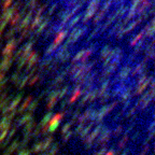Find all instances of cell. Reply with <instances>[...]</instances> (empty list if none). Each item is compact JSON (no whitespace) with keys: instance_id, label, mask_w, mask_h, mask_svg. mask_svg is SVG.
<instances>
[{"instance_id":"cell-6","label":"cell","mask_w":155,"mask_h":155,"mask_svg":"<svg viewBox=\"0 0 155 155\" xmlns=\"http://www.w3.org/2000/svg\"><path fill=\"white\" fill-rule=\"evenodd\" d=\"M15 48H16V40H15V39H12V40H11V41H10L8 44H6V49L3 50V54H4V55H8V54H9V55H10V54L12 53V51Z\"/></svg>"},{"instance_id":"cell-15","label":"cell","mask_w":155,"mask_h":155,"mask_svg":"<svg viewBox=\"0 0 155 155\" xmlns=\"http://www.w3.org/2000/svg\"><path fill=\"white\" fill-rule=\"evenodd\" d=\"M111 46L109 44H107V45H104V48H102V50H101V55L104 56V55H107L108 53H111Z\"/></svg>"},{"instance_id":"cell-5","label":"cell","mask_w":155,"mask_h":155,"mask_svg":"<svg viewBox=\"0 0 155 155\" xmlns=\"http://www.w3.org/2000/svg\"><path fill=\"white\" fill-rule=\"evenodd\" d=\"M143 32L146 31V37H149V38H152L153 35H154V21L151 19L150 23L146 25V27L144 28V30H142Z\"/></svg>"},{"instance_id":"cell-7","label":"cell","mask_w":155,"mask_h":155,"mask_svg":"<svg viewBox=\"0 0 155 155\" xmlns=\"http://www.w3.org/2000/svg\"><path fill=\"white\" fill-rule=\"evenodd\" d=\"M49 23H50V19H49V17H46V19H44L43 21H41L40 25H39V28L37 29V35H40V34L46 28V26L49 25Z\"/></svg>"},{"instance_id":"cell-3","label":"cell","mask_w":155,"mask_h":155,"mask_svg":"<svg viewBox=\"0 0 155 155\" xmlns=\"http://www.w3.org/2000/svg\"><path fill=\"white\" fill-rule=\"evenodd\" d=\"M17 6H19V4H15L13 8H10L9 10H6V11L3 12L2 16L0 17V21H1V22H6V23L9 22L10 19L13 17V14L16 12V10H17L16 8H17Z\"/></svg>"},{"instance_id":"cell-22","label":"cell","mask_w":155,"mask_h":155,"mask_svg":"<svg viewBox=\"0 0 155 155\" xmlns=\"http://www.w3.org/2000/svg\"><path fill=\"white\" fill-rule=\"evenodd\" d=\"M1 35H2V32H1V31H0V37H1Z\"/></svg>"},{"instance_id":"cell-19","label":"cell","mask_w":155,"mask_h":155,"mask_svg":"<svg viewBox=\"0 0 155 155\" xmlns=\"http://www.w3.org/2000/svg\"><path fill=\"white\" fill-rule=\"evenodd\" d=\"M12 3V0H6V2L3 4V11H6V10L9 9V6Z\"/></svg>"},{"instance_id":"cell-18","label":"cell","mask_w":155,"mask_h":155,"mask_svg":"<svg viewBox=\"0 0 155 155\" xmlns=\"http://www.w3.org/2000/svg\"><path fill=\"white\" fill-rule=\"evenodd\" d=\"M56 48H57V46H56L55 44H54V43H53V44L50 45V46H49V49L46 50V55H49V54L53 53V51H54V50H55Z\"/></svg>"},{"instance_id":"cell-1","label":"cell","mask_w":155,"mask_h":155,"mask_svg":"<svg viewBox=\"0 0 155 155\" xmlns=\"http://www.w3.org/2000/svg\"><path fill=\"white\" fill-rule=\"evenodd\" d=\"M99 3H100V0H89V4H87V8H86L85 12L83 13L82 16V23L85 24L89 19H91L93 16L95 15L96 12H97V8H98Z\"/></svg>"},{"instance_id":"cell-10","label":"cell","mask_w":155,"mask_h":155,"mask_svg":"<svg viewBox=\"0 0 155 155\" xmlns=\"http://www.w3.org/2000/svg\"><path fill=\"white\" fill-rule=\"evenodd\" d=\"M41 21H42V17H41V15H37L35 17V19H34V22L31 23V27H30V29L31 30H34V29L37 27V26L41 23Z\"/></svg>"},{"instance_id":"cell-20","label":"cell","mask_w":155,"mask_h":155,"mask_svg":"<svg viewBox=\"0 0 155 155\" xmlns=\"http://www.w3.org/2000/svg\"><path fill=\"white\" fill-rule=\"evenodd\" d=\"M16 31V29L15 28H11L10 29V31H8V34H6V39H9V38H11L13 36V34Z\"/></svg>"},{"instance_id":"cell-12","label":"cell","mask_w":155,"mask_h":155,"mask_svg":"<svg viewBox=\"0 0 155 155\" xmlns=\"http://www.w3.org/2000/svg\"><path fill=\"white\" fill-rule=\"evenodd\" d=\"M104 15H106V13L102 12V11H99V12L95 15V19H94V23H95V24L99 23L102 19H104Z\"/></svg>"},{"instance_id":"cell-4","label":"cell","mask_w":155,"mask_h":155,"mask_svg":"<svg viewBox=\"0 0 155 155\" xmlns=\"http://www.w3.org/2000/svg\"><path fill=\"white\" fill-rule=\"evenodd\" d=\"M31 16H32V11H30V12L26 15L25 19H23V22L19 24V27L16 29V30H22V29L27 28V26L29 25V23H30V21H31Z\"/></svg>"},{"instance_id":"cell-14","label":"cell","mask_w":155,"mask_h":155,"mask_svg":"<svg viewBox=\"0 0 155 155\" xmlns=\"http://www.w3.org/2000/svg\"><path fill=\"white\" fill-rule=\"evenodd\" d=\"M19 19H21V14L19 13H16L15 15L13 16L12 19H11V25L12 26H15L16 25V23L19 22Z\"/></svg>"},{"instance_id":"cell-2","label":"cell","mask_w":155,"mask_h":155,"mask_svg":"<svg viewBox=\"0 0 155 155\" xmlns=\"http://www.w3.org/2000/svg\"><path fill=\"white\" fill-rule=\"evenodd\" d=\"M87 31V26H78V27H74L73 30L71 31V34L69 35V38L67 39L66 44L69 45L71 43H74V42L78 41V39H80L82 36L85 35V32Z\"/></svg>"},{"instance_id":"cell-8","label":"cell","mask_w":155,"mask_h":155,"mask_svg":"<svg viewBox=\"0 0 155 155\" xmlns=\"http://www.w3.org/2000/svg\"><path fill=\"white\" fill-rule=\"evenodd\" d=\"M81 17H82V13H80V14L76 15L72 19H71V21H69V22H68V29H69V28H73V27H74V26H76V24L80 22Z\"/></svg>"},{"instance_id":"cell-21","label":"cell","mask_w":155,"mask_h":155,"mask_svg":"<svg viewBox=\"0 0 155 155\" xmlns=\"http://www.w3.org/2000/svg\"><path fill=\"white\" fill-rule=\"evenodd\" d=\"M56 6H57V3L55 2V3L53 4V6H52L51 9H50V11H49V14H52V13L54 12V10H55V8H56Z\"/></svg>"},{"instance_id":"cell-17","label":"cell","mask_w":155,"mask_h":155,"mask_svg":"<svg viewBox=\"0 0 155 155\" xmlns=\"http://www.w3.org/2000/svg\"><path fill=\"white\" fill-rule=\"evenodd\" d=\"M78 2H79V0H70V1H66V6H74L78 4Z\"/></svg>"},{"instance_id":"cell-11","label":"cell","mask_w":155,"mask_h":155,"mask_svg":"<svg viewBox=\"0 0 155 155\" xmlns=\"http://www.w3.org/2000/svg\"><path fill=\"white\" fill-rule=\"evenodd\" d=\"M99 31H101V25L97 26L95 30H93V31L91 32V35H89V38H87V41H91V40H92L94 37H96V36H97V34H98Z\"/></svg>"},{"instance_id":"cell-13","label":"cell","mask_w":155,"mask_h":155,"mask_svg":"<svg viewBox=\"0 0 155 155\" xmlns=\"http://www.w3.org/2000/svg\"><path fill=\"white\" fill-rule=\"evenodd\" d=\"M142 35H143V31H141V32H139L138 35L135 37V38L130 41V45H136L137 43H138V41H140L141 40V38H142Z\"/></svg>"},{"instance_id":"cell-16","label":"cell","mask_w":155,"mask_h":155,"mask_svg":"<svg viewBox=\"0 0 155 155\" xmlns=\"http://www.w3.org/2000/svg\"><path fill=\"white\" fill-rule=\"evenodd\" d=\"M38 0H29L28 2L26 3V9H34L36 6V3H37Z\"/></svg>"},{"instance_id":"cell-9","label":"cell","mask_w":155,"mask_h":155,"mask_svg":"<svg viewBox=\"0 0 155 155\" xmlns=\"http://www.w3.org/2000/svg\"><path fill=\"white\" fill-rule=\"evenodd\" d=\"M67 36V30L66 31H60V32H58L57 34V37L55 38V40H54V44L56 45H58L60 43V42L63 41L64 39H65V37Z\"/></svg>"}]
</instances>
